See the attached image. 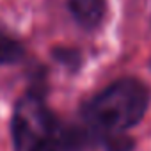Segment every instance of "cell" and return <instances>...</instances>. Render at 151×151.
I'll list each match as a JSON object with an SVG mask.
<instances>
[{"label":"cell","mask_w":151,"mask_h":151,"mask_svg":"<svg viewBox=\"0 0 151 151\" xmlns=\"http://www.w3.org/2000/svg\"><path fill=\"white\" fill-rule=\"evenodd\" d=\"M68 11L80 27L93 30L105 20L107 2L105 0H68Z\"/></svg>","instance_id":"cell-3"},{"label":"cell","mask_w":151,"mask_h":151,"mask_svg":"<svg viewBox=\"0 0 151 151\" xmlns=\"http://www.w3.org/2000/svg\"><path fill=\"white\" fill-rule=\"evenodd\" d=\"M27 57V50L20 39L0 29V66L18 64Z\"/></svg>","instance_id":"cell-4"},{"label":"cell","mask_w":151,"mask_h":151,"mask_svg":"<svg viewBox=\"0 0 151 151\" xmlns=\"http://www.w3.org/2000/svg\"><path fill=\"white\" fill-rule=\"evenodd\" d=\"M11 135L16 151H82L98 142L86 124L62 123L48 107L46 94L30 89L14 105Z\"/></svg>","instance_id":"cell-1"},{"label":"cell","mask_w":151,"mask_h":151,"mask_svg":"<svg viewBox=\"0 0 151 151\" xmlns=\"http://www.w3.org/2000/svg\"><path fill=\"white\" fill-rule=\"evenodd\" d=\"M149 105V89L137 78L126 77L112 82L89 101L80 114L84 124L100 139L109 133H124L135 126Z\"/></svg>","instance_id":"cell-2"},{"label":"cell","mask_w":151,"mask_h":151,"mask_svg":"<svg viewBox=\"0 0 151 151\" xmlns=\"http://www.w3.org/2000/svg\"><path fill=\"white\" fill-rule=\"evenodd\" d=\"M98 142L107 149V151H133L135 149V140L130 137L126 132L124 133H109L101 135Z\"/></svg>","instance_id":"cell-6"},{"label":"cell","mask_w":151,"mask_h":151,"mask_svg":"<svg viewBox=\"0 0 151 151\" xmlns=\"http://www.w3.org/2000/svg\"><path fill=\"white\" fill-rule=\"evenodd\" d=\"M149 68H151V60H149Z\"/></svg>","instance_id":"cell-7"},{"label":"cell","mask_w":151,"mask_h":151,"mask_svg":"<svg viewBox=\"0 0 151 151\" xmlns=\"http://www.w3.org/2000/svg\"><path fill=\"white\" fill-rule=\"evenodd\" d=\"M52 57L64 66L68 71H78L82 68L84 57L77 48H71V46H57L52 50Z\"/></svg>","instance_id":"cell-5"}]
</instances>
